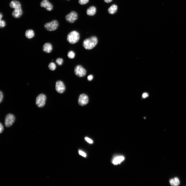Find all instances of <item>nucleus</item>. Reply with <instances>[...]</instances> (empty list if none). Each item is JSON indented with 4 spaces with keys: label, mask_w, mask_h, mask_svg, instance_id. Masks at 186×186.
<instances>
[{
    "label": "nucleus",
    "mask_w": 186,
    "mask_h": 186,
    "mask_svg": "<svg viewBox=\"0 0 186 186\" xmlns=\"http://www.w3.org/2000/svg\"><path fill=\"white\" fill-rule=\"evenodd\" d=\"M15 120V116L13 114L9 113L7 114L5 118V125L7 127H11L14 123Z\"/></svg>",
    "instance_id": "nucleus-6"
},
{
    "label": "nucleus",
    "mask_w": 186,
    "mask_h": 186,
    "mask_svg": "<svg viewBox=\"0 0 186 186\" xmlns=\"http://www.w3.org/2000/svg\"><path fill=\"white\" fill-rule=\"evenodd\" d=\"M10 6L12 8L16 9L21 7V5L20 3L16 1H11L10 4Z\"/></svg>",
    "instance_id": "nucleus-15"
},
{
    "label": "nucleus",
    "mask_w": 186,
    "mask_h": 186,
    "mask_svg": "<svg viewBox=\"0 0 186 186\" xmlns=\"http://www.w3.org/2000/svg\"><path fill=\"white\" fill-rule=\"evenodd\" d=\"M86 140L88 143L90 144H92L93 143V141L88 137H86L85 138Z\"/></svg>",
    "instance_id": "nucleus-26"
},
{
    "label": "nucleus",
    "mask_w": 186,
    "mask_h": 186,
    "mask_svg": "<svg viewBox=\"0 0 186 186\" xmlns=\"http://www.w3.org/2000/svg\"><path fill=\"white\" fill-rule=\"evenodd\" d=\"M88 102L89 98L87 95L82 94L80 95L78 101L80 105L82 106L88 104Z\"/></svg>",
    "instance_id": "nucleus-9"
},
{
    "label": "nucleus",
    "mask_w": 186,
    "mask_h": 186,
    "mask_svg": "<svg viewBox=\"0 0 186 186\" xmlns=\"http://www.w3.org/2000/svg\"><path fill=\"white\" fill-rule=\"evenodd\" d=\"M23 11L21 8L15 9L12 13L13 16L15 18H19L22 15Z\"/></svg>",
    "instance_id": "nucleus-11"
},
{
    "label": "nucleus",
    "mask_w": 186,
    "mask_h": 186,
    "mask_svg": "<svg viewBox=\"0 0 186 186\" xmlns=\"http://www.w3.org/2000/svg\"><path fill=\"white\" fill-rule=\"evenodd\" d=\"M93 76L92 75H89L87 77V80L89 81H92L93 79Z\"/></svg>",
    "instance_id": "nucleus-27"
},
{
    "label": "nucleus",
    "mask_w": 186,
    "mask_h": 186,
    "mask_svg": "<svg viewBox=\"0 0 186 186\" xmlns=\"http://www.w3.org/2000/svg\"><path fill=\"white\" fill-rule=\"evenodd\" d=\"M74 73L78 77H82L85 76L87 72L86 69L82 66L78 65L75 67Z\"/></svg>",
    "instance_id": "nucleus-5"
},
{
    "label": "nucleus",
    "mask_w": 186,
    "mask_h": 186,
    "mask_svg": "<svg viewBox=\"0 0 186 186\" xmlns=\"http://www.w3.org/2000/svg\"><path fill=\"white\" fill-rule=\"evenodd\" d=\"M58 22L57 20H54L45 24L44 27L47 30L51 31L56 30L58 28Z\"/></svg>",
    "instance_id": "nucleus-3"
},
{
    "label": "nucleus",
    "mask_w": 186,
    "mask_h": 186,
    "mask_svg": "<svg viewBox=\"0 0 186 186\" xmlns=\"http://www.w3.org/2000/svg\"><path fill=\"white\" fill-rule=\"evenodd\" d=\"M89 0H79V3L81 5H84L87 4Z\"/></svg>",
    "instance_id": "nucleus-22"
},
{
    "label": "nucleus",
    "mask_w": 186,
    "mask_h": 186,
    "mask_svg": "<svg viewBox=\"0 0 186 186\" xmlns=\"http://www.w3.org/2000/svg\"><path fill=\"white\" fill-rule=\"evenodd\" d=\"M78 15L75 12L72 11L66 17L67 21L70 23H74L78 19Z\"/></svg>",
    "instance_id": "nucleus-7"
},
{
    "label": "nucleus",
    "mask_w": 186,
    "mask_h": 186,
    "mask_svg": "<svg viewBox=\"0 0 186 186\" xmlns=\"http://www.w3.org/2000/svg\"><path fill=\"white\" fill-rule=\"evenodd\" d=\"M149 96L148 94L147 93H144L143 95V98H145L148 97Z\"/></svg>",
    "instance_id": "nucleus-29"
},
{
    "label": "nucleus",
    "mask_w": 186,
    "mask_h": 186,
    "mask_svg": "<svg viewBox=\"0 0 186 186\" xmlns=\"http://www.w3.org/2000/svg\"><path fill=\"white\" fill-rule=\"evenodd\" d=\"M55 88L57 92L60 94L63 93L66 90V87L64 84L63 82L60 81L56 82Z\"/></svg>",
    "instance_id": "nucleus-8"
},
{
    "label": "nucleus",
    "mask_w": 186,
    "mask_h": 186,
    "mask_svg": "<svg viewBox=\"0 0 186 186\" xmlns=\"http://www.w3.org/2000/svg\"><path fill=\"white\" fill-rule=\"evenodd\" d=\"M68 1H69V0H68Z\"/></svg>",
    "instance_id": "nucleus-32"
},
{
    "label": "nucleus",
    "mask_w": 186,
    "mask_h": 186,
    "mask_svg": "<svg viewBox=\"0 0 186 186\" xmlns=\"http://www.w3.org/2000/svg\"><path fill=\"white\" fill-rule=\"evenodd\" d=\"M170 183L171 185L176 186L179 185L180 182L179 179L175 177L171 179L170 180Z\"/></svg>",
    "instance_id": "nucleus-18"
},
{
    "label": "nucleus",
    "mask_w": 186,
    "mask_h": 186,
    "mask_svg": "<svg viewBox=\"0 0 186 186\" xmlns=\"http://www.w3.org/2000/svg\"><path fill=\"white\" fill-rule=\"evenodd\" d=\"M80 38L79 33L76 31H72L68 34L67 40L71 44H75L77 42Z\"/></svg>",
    "instance_id": "nucleus-2"
},
{
    "label": "nucleus",
    "mask_w": 186,
    "mask_h": 186,
    "mask_svg": "<svg viewBox=\"0 0 186 186\" xmlns=\"http://www.w3.org/2000/svg\"><path fill=\"white\" fill-rule=\"evenodd\" d=\"M56 63L59 66H61L63 63V59L61 58H58L56 60Z\"/></svg>",
    "instance_id": "nucleus-21"
},
{
    "label": "nucleus",
    "mask_w": 186,
    "mask_h": 186,
    "mask_svg": "<svg viewBox=\"0 0 186 186\" xmlns=\"http://www.w3.org/2000/svg\"><path fill=\"white\" fill-rule=\"evenodd\" d=\"M104 2L107 3H109L112 2V0H104Z\"/></svg>",
    "instance_id": "nucleus-30"
},
{
    "label": "nucleus",
    "mask_w": 186,
    "mask_h": 186,
    "mask_svg": "<svg viewBox=\"0 0 186 186\" xmlns=\"http://www.w3.org/2000/svg\"><path fill=\"white\" fill-rule=\"evenodd\" d=\"M46 96L45 94H41L39 95L37 97L36 104L39 108L43 107L45 104Z\"/></svg>",
    "instance_id": "nucleus-4"
},
{
    "label": "nucleus",
    "mask_w": 186,
    "mask_h": 186,
    "mask_svg": "<svg viewBox=\"0 0 186 186\" xmlns=\"http://www.w3.org/2000/svg\"><path fill=\"white\" fill-rule=\"evenodd\" d=\"M0 132L2 133L4 130V128L2 124L1 123H0Z\"/></svg>",
    "instance_id": "nucleus-28"
},
{
    "label": "nucleus",
    "mask_w": 186,
    "mask_h": 186,
    "mask_svg": "<svg viewBox=\"0 0 186 186\" xmlns=\"http://www.w3.org/2000/svg\"><path fill=\"white\" fill-rule=\"evenodd\" d=\"M118 9L117 6L115 4H113L109 8L108 11L110 14L113 15L117 12Z\"/></svg>",
    "instance_id": "nucleus-16"
},
{
    "label": "nucleus",
    "mask_w": 186,
    "mask_h": 186,
    "mask_svg": "<svg viewBox=\"0 0 186 186\" xmlns=\"http://www.w3.org/2000/svg\"><path fill=\"white\" fill-rule=\"evenodd\" d=\"M4 97V95L3 92L1 91H0V103H1L3 101Z\"/></svg>",
    "instance_id": "nucleus-24"
},
{
    "label": "nucleus",
    "mask_w": 186,
    "mask_h": 186,
    "mask_svg": "<svg viewBox=\"0 0 186 186\" xmlns=\"http://www.w3.org/2000/svg\"><path fill=\"white\" fill-rule=\"evenodd\" d=\"M35 34L34 31L32 30H28L25 33L26 37L29 39H31L34 36Z\"/></svg>",
    "instance_id": "nucleus-17"
},
{
    "label": "nucleus",
    "mask_w": 186,
    "mask_h": 186,
    "mask_svg": "<svg viewBox=\"0 0 186 186\" xmlns=\"http://www.w3.org/2000/svg\"><path fill=\"white\" fill-rule=\"evenodd\" d=\"M41 7L45 8L46 10L51 11L53 8V6L48 0H43L40 3Z\"/></svg>",
    "instance_id": "nucleus-10"
},
{
    "label": "nucleus",
    "mask_w": 186,
    "mask_h": 186,
    "mask_svg": "<svg viewBox=\"0 0 186 186\" xmlns=\"http://www.w3.org/2000/svg\"><path fill=\"white\" fill-rule=\"evenodd\" d=\"M6 25L5 21L3 20L0 21V27L1 28H4Z\"/></svg>",
    "instance_id": "nucleus-23"
},
{
    "label": "nucleus",
    "mask_w": 186,
    "mask_h": 186,
    "mask_svg": "<svg viewBox=\"0 0 186 186\" xmlns=\"http://www.w3.org/2000/svg\"><path fill=\"white\" fill-rule=\"evenodd\" d=\"M52 50V45L49 43H45L43 47V50L45 52L47 53L51 52Z\"/></svg>",
    "instance_id": "nucleus-13"
},
{
    "label": "nucleus",
    "mask_w": 186,
    "mask_h": 186,
    "mask_svg": "<svg viewBox=\"0 0 186 186\" xmlns=\"http://www.w3.org/2000/svg\"><path fill=\"white\" fill-rule=\"evenodd\" d=\"M96 12V7L94 6H92L87 9L86 13L88 16H93L95 14Z\"/></svg>",
    "instance_id": "nucleus-14"
},
{
    "label": "nucleus",
    "mask_w": 186,
    "mask_h": 186,
    "mask_svg": "<svg viewBox=\"0 0 186 186\" xmlns=\"http://www.w3.org/2000/svg\"><path fill=\"white\" fill-rule=\"evenodd\" d=\"M98 42L97 38L95 36H92L85 40L83 43L84 48L86 50H91L97 45Z\"/></svg>",
    "instance_id": "nucleus-1"
},
{
    "label": "nucleus",
    "mask_w": 186,
    "mask_h": 186,
    "mask_svg": "<svg viewBox=\"0 0 186 186\" xmlns=\"http://www.w3.org/2000/svg\"><path fill=\"white\" fill-rule=\"evenodd\" d=\"M125 159V157L122 156H116L113 159L112 163L114 165H117L121 163Z\"/></svg>",
    "instance_id": "nucleus-12"
},
{
    "label": "nucleus",
    "mask_w": 186,
    "mask_h": 186,
    "mask_svg": "<svg viewBox=\"0 0 186 186\" xmlns=\"http://www.w3.org/2000/svg\"><path fill=\"white\" fill-rule=\"evenodd\" d=\"M3 16V14L1 13V14H0V21L2 20Z\"/></svg>",
    "instance_id": "nucleus-31"
},
{
    "label": "nucleus",
    "mask_w": 186,
    "mask_h": 186,
    "mask_svg": "<svg viewBox=\"0 0 186 186\" xmlns=\"http://www.w3.org/2000/svg\"><path fill=\"white\" fill-rule=\"evenodd\" d=\"M79 154L84 157H86V154L84 152L81 150H79Z\"/></svg>",
    "instance_id": "nucleus-25"
},
{
    "label": "nucleus",
    "mask_w": 186,
    "mask_h": 186,
    "mask_svg": "<svg viewBox=\"0 0 186 186\" xmlns=\"http://www.w3.org/2000/svg\"><path fill=\"white\" fill-rule=\"evenodd\" d=\"M75 52L73 51H69L68 54V56L70 59H73L75 57Z\"/></svg>",
    "instance_id": "nucleus-20"
},
{
    "label": "nucleus",
    "mask_w": 186,
    "mask_h": 186,
    "mask_svg": "<svg viewBox=\"0 0 186 186\" xmlns=\"http://www.w3.org/2000/svg\"><path fill=\"white\" fill-rule=\"evenodd\" d=\"M49 69L51 71H54L56 70V66L55 64L53 62L50 63L48 65Z\"/></svg>",
    "instance_id": "nucleus-19"
}]
</instances>
